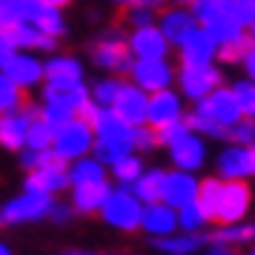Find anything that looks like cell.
Instances as JSON below:
<instances>
[{
	"label": "cell",
	"mask_w": 255,
	"mask_h": 255,
	"mask_svg": "<svg viewBox=\"0 0 255 255\" xmlns=\"http://www.w3.org/2000/svg\"><path fill=\"white\" fill-rule=\"evenodd\" d=\"M244 118L241 104L232 92V86H218L215 92H209L207 98L195 101L192 115L186 118L189 127L195 129L198 135H207V138H230V129Z\"/></svg>",
	"instance_id": "obj_1"
},
{
	"label": "cell",
	"mask_w": 255,
	"mask_h": 255,
	"mask_svg": "<svg viewBox=\"0 0 255 255\" xmlns=\"http://www.w3.org/2000/svg\"><path fill=\"white\" fill-rule=\"evenodd\" d=\"M101 215L109 227L124 232L140 230V218H143V201H140L129 186H118L109 192L106 204L101 207Z\"/></svg>",
	"instance_id": "obj_2"
},
{
	"label": "cell",
	"mask_w": 255,
	"mask_h": 255,
	"mask_svg": "<svg viewBox=\"0 0 255 255\" xmlns=\"http://www.w3.org/2000/svg\"><path fill=\"white\" fill-rule=\"evenodd\" d=\"M95 146V127L89 121H83L81 115H75L66 121L63 127L55 129V143L52 149L58 152L63 161H78L83 155H89Z\"/></svg>",
	"instance_id": "obj_3"
},
{
	"label": "cell",
	"mask_w": 255,
	"mask_h": 255,
	"mask_svg": "<svg viewBox=\"0 0 255 255\" xmlns=\"http://www.w3.org/2000/svg\"><path fill=\"white\" fill-rule=\"evenodd\" d=\"M192 12H195L201 29L209 32L218 43L244 35V26L238 23L230 12H227L224 0H195V3H192Z\"/></svg>",
	"instance_id": "obj_4"
},
{
	"label": "cell",
	"mask_w": 255,
	"mask_h": 255,
	"mask_svg": "<svg viewBox=\"0 0 255 255\" xmlns=\"http://www.w3.org/2000/svg\"><path fill=\"white\" fill-rule=\"evenodd\" d=\"M52 195L49 192H40V189H29L26 186L17 198H12L6 207H3V221L6 224H32V221H40L49 215L52 209Z\"/></svg>",
	"instance_id": "obj_5"
},
{
	"label": "cell",
	"mask_w": 255,
	"mask_h": 255,
	"mask_svg": "<svg viewBox=\"0 0 255 255\" xmlns=\"http://www.w3.org/2000/svg\"><path fill=\"white\" fill-rule=\"evenodd\" d=\"M253 204V192L244 181H224L221 178V195H218V212L215 221L218 224H235L244 221Z\"/></svg>",
	"instance_id": "obj_6"
},
{
	"label": "cell",
	"mask_w": 255,
	"mask_h": 255,
	"mask_svg": "<svg viewBox=\"0 0 255 255\" xmlns=\"http://www.w3.org/2000/svg\"><path fill=\"white\" fill-rule=\"evenodd\" d=\"M92 58L101 69H109V72H129L132 63H135V55H132V49H129V37L124 40V37L115 35V32H109V35H104L98 40Z\"/></svg>",
	"instance_id": "obj_7"
},
{
	"label": "cell",
	"mask_w": 255,
	"mask_h": 255,
	"mask_svg": "<svg viewBox=\"0 0 255 255\" xmlns=\"http://www.w3.org/2000/svg\"><path fill=\"white\" fill-rule=\"evenodd\" d=\"M129 75H132V83H138L140 89H146L149 95L172 86L175 81V72L166 58H135Z\"/></svg>",
	"instance_id": "obj_8"
},
{
	"label": "cell",
	"mask_w": 255,
	"mask_h": 255,
	"mask_svg": "<svg viewBox=\"0 0 255 255\" xmlns=\"http://www.w3.org/2000/svg\"><path fill=\"white\" fill-rule=\"evenodd\" d=\"M218 175L224 181H244L255 175V143H235L221 152Z\"/></svg>",
	"instance_id": "obj_9"
},
{
	"label": "cell",
	"mask_w": 255,
	"mask_h": 255,
	"mask_svg": "<svg viewBox=\"0 0 255 255\" xmlns=\"http://www.w3.org/2000/svg\"><path fill=\"white\" fill-rule=\"evenodd\" d=\"M178 83H181V92L189 101H201V98H207L209 92H215L221 86V72L215 69V63H207V66H181Z\"/></svg>",
	"instance_id": "obj_10"
},
{
	"label": "cell",
	"mask_w": 255,
	"mask_h": 255,
	"mask_svg": "<svg viewBox=\"0 0 255 255\" xmlns=\"http://www.w3.org/2000/svg\"><path fill=\"white\" fill-rule=\"evenodd\" d=\"M40 115L35 109H14V112H0V146L3 149H26V135L32 121Z\"/></svg>",
	"instance_id": "obj_11"
},
{
	"label": "cell",
	"mask_w": 255,
	"mask_h": 255,
	"mask_svg": "<svg viewBox=\"0 0 255 255\" xmlns=\"http://www.w3.org/2000/svg\"><path fill=\"white\" fill-rule=\"evenodd\" d=\"M184 118V101L181 95L172 92V86L166 89H158V92L149 95V109H146V124L152 129H161L172 121H181Z\"/></svg>",
	"instance_id": "obj_12"
},
{
	"label": "cell",
	"mask_w": 255,
	"mask_h": 255,
	"mask_svg": "<svg viewBox=\"0 0 255 255\" xmlns=\"http://www.w3.org/2000/svg\"><path fill=\"white\" fill-rule=\"evenodd\" d=\"M0 69L6 72L20 89H32L35 83H40L46 78V63H40L32 52H20V49H17Z\"/></svg>",
	"instance_id": "obj_13"
},
{
	"label": "cell",
	"mask_w": 255,
	"mask_h": 255,
	"mask_svg": "<svg viewBox=\"0 0 255 255\" xmlns=\"http://www.w3.org/2000/svg\"><path fill=\"white\" fill-rule=\"evenodd\" d=\"M118 115H124L132 127L146 124V109H149V92L140 89L138 83H124L121 92H118L115 104H112Z\"/></svg>",
	"instance_id": "obj_14"
},
{
	"label": "cell",
	"mask_w": 255,
	"mask_h": 255,
	"mask_svg": "<svg viewBox=\"0 0 255 255\" xmlns=\"http://www.w3.org/2000/svg\"><path fill=\"white\" fill-rule=\"evenodd\" d=\"M140 230H146V235L152 238H163L178 232V209L169 207L166 201H152L143 204V218H140Z\"/></svg>",
	"instance_id": "obj_15"
},
{
	"label": "cell",
	"mask_w": 255,
	"mask_h": 255,
	"mask_svg": "<svg viewBox=\"0 0 255 255\" xmlns=\"http://www.w3.org/2000/svg\"><path fill=\"white\" fill-rule=\"evenodd\" d=\"M169 40L163 35L161 26H135V32L129 35V49H132V55L135 58H166V52H169Z\"/></svg>",
	"instance_id": "obj_16"
},
{
	"label": "cell",
	"mask_w": 255,
	"mask_h": 255,
	"mask_svg": "<svg viewBox=\"0 0 255 255\" xmlns=\"http://www.w3.org/2000/svg\"><path fill=\"white\" fill-rule=\"evenodd\" d=\"M178 49H181V66H207L218 58V40L204 29L192 32Z\"/></svg>",
	"instance_id": "obj_17"
},
{
	"label": "cell",
	"mask_w": 255,
	"mask_h": 255,
	"mask_svg": "<svg viewBox=\"0 0 255 255\" xmlns=\"http://www.w3.org/2000/svg\"><path fill=\"white\" fill-rule=\"evenodd\" d=\"M92 127L98 140H118V143H132L135 146V127L124 115H118L112 106L101 109V115L95 118Z\"/></svg>",
	"instance_id": "obj_18"
},
{
	"label": "cell",
	"mask_w": 255,
	"mask_h": 255,
	"mask_svg": "<svg viewBox=\"0 0 255 255\" xmlns=\"http://www.w3.org/2000/svg\"><path fill=\"white\" fill-rule=\"evenodd\" d=\"M198 189H201V181H195V175L186 172V169H175V172L166 175L163 181V201L169 207L181 209L186 204H192L198 198Z\"/></svg>",
	"instance_id": "obj_19"
},
{
	"label": "cell",
	"mask_w": 255,
	"mask_h": 255,
	"mask_svg": "<svg viewBox=\"0 0 255 255\" xmlns=\"http://www.w3.org/2000/svg\"><path fill=\"white\" fill-rule=\"evenodd\" d=\"M169 155L178 169H186V172H195L204 166L207 161V146H204V138H198L195 129H189L181 140H175L169 146Z\"/></svg>",
	"instance_id": "obj_20"
},
{
	"label": "cell",
	"mask_w": 255,
	"mask_h": 255,
	"mask_svg": "<svg viewBox=\"0 0 255 255\" xmlns=\"http://www.w3.org/2000/svg\"><path fill=\"white\" fill-rule=\"evenodd\" d=\"M158 26L163 29V35H166V40H169L172 46H181V43H184L192 32H198V29H201L195 12H192V9H186V6L166 9V12L161 14V23H158Z\"/></svg>",
	"instance_id": "obj_21"
},
{
	"label": "cell",
	"mask_w": 255,
	"mask_h": 255,
	"mask_svg": "<svg viewBox=\"0 0 255 255\" xmlns=\"http://www.w3.org/2000/svg\"><path fill=\"white\" fill-rule=\"evenodd\" d=\"M69 184L72 178H69V169H66V161H55V163H46V166H37V169H29V178H26L29 189H40V192H49V195L66 189Z\"/></svg>",
	"instance_id": "obj_22"
},
{
	"label": "cell",
	"mask_w": 255,
	"mask_h": 255,
	"mask_svg": "<svg viewBox=\"0 0 255 255\" xmlns=\"http://www.w3.org/2000/svg\"><path fill=\"white\" fill-rule=\"evenodd\" d=\"M109 184L104 181H89V184H72V207L78 212H101V207L109 198Z\"/></svg>",
	"instance_id": "obj_23"
},
{
	"label": "cell",
	"mask_w": 255,
	"mask_h": 255,
	"mask_svg": "<svg viewBox=\"0 0 255 255\" xmlns=\"http://www.w3.org/2000/svg\"><path fill=\"white\" fill-rule=\"evenodd\" d=\"M46 83H52V86H78V83H83L81 60L69 58V55H55L52 60H46Z\"/></svg>",
	"instance_id": "obj_24"
},
{
	"label": "cell",
	"mask_w": 255,
	"mask_h": 255,
	"mask_svg": "<svg viewBox=\"0 0 255 255\" xmlns=\"http://www.w3.org/2000/svg\"><path fill=\"white\" fill-rule=\"evenodd\" d=\"M9 35H12L14 46L17 49H55V37L46 35L40 26L29 23V20H17V23L9 26Z\"/></svg>",
	"instance_id": "obj_25"
},
{
	"label": "cell",
	"mask_w": 255,
	"mask_h": 255,
	"mask_svg": "<svg viewBox=\"0 0 255 255\" xmlns=\"http://www.w3.org/2000/svg\"><path fill=\"white\" fill-rule=\"evenodd\" d=\"M43 101H49V104H63V106H69V109H75V112H81L83 106L92 101V92L83 83H78V86H52V83H46Z\"/></svg>",
	"instance_id": "obj_26"
},
{
	"label": "cell",
	"mask_w": 255,
	"mask_h": 255,
	"mask_svg": "<svg viewBox=\"0 0 255 255\" xmlns=\"http://www.w3.org/2000/svg\"><path fill=\"white\" fill-rule=\"evenodd\" d=\"M155 247L166 255H192L204 247V238L198 232H184V235H163V238H155Z\"/></svg>",
	"instance_id": "obj_27"
},
{
	"label": "cell",
	"mask_w": 255,
	"mask_h": 255,
	"mask_svg": "<svg viewBox=\"0 0 255 255\" xmlns=\"http://www.w3.org/2000/svg\"><path fill=\"white\" fill-rule=\"evenodd\" d=\"M163 181H166V172L161 169H149L143 172L132 184V192L143 201V204H152V201H163Z\"/></svg>",
	"instance_id": "obj_28"
},
{
	"label": "cell",
	"mask_w": 255,
	"mask_h": 255,
	"mask_svg": "<svg viewBox=\"0 0 255 255\" xmlns=\"http://www.w3.org/2000/svg\"><path fill=\"white\" fill-rule=\"evenodd\" d=\"M106 163L104 161H98V158H78V161L72 163V169H69V178H72V184H89V181H104L106 178V169H104Z\"/></svg>",
	"instance_id": "obj_29"
},
{
	"label": "cell",
	"mask_w": 255,
	"mask_h": 255,
	"mask_svg": "<svg viewBox=\"0 0 255 255\" xmlns=\"http://www.w3.org/2000/svg\"><path fill=\"white\" fill-rule=\"evenodd\" d=\"M112 175H115V181L121 186H129L132 189V184L143 175V163H140V158L135 152H129L127 158H121V161L112 163Z\"/></svg>",
	"instance_id": "obj_30"
},
{
	"label": "cell",
	"mask_w": 255,
	"mask_h": 255,
	"mask_svg": "<svg viewBox=\"0 0 255 255\" xmlns=\"http://www.w3.org/2000/svg\"><path fill=\"white\" fill-rule=\"evenodd\" d=\"M212 241H227V244H250L255 241V224H244V221H235V224H221V230L212 235Z\"/></svg>",
	"instance_id": "obj_31"
},
{
	"label": "cell",
	"mask_w": 255,
	"mask_h": 255,
	"mask_svg": "<svg viewBox=\"0 0 255 255\" xmlns=\"http://www.w3.org/2000/svg\"><path fill=\"white\" fill-rule=\"evenodd\" d=\"M52 143H55V127H49L37 115L29 127V135H26V149H52Z\"/></svg>",
	"instance_id": "obj_32"
},
{
	"label": "cell",
	"mask_w": 255,
	"mask_h": 255,
	"mask_svg": "<svg viewBox=\"0 0 255 255\" xmlns=\"http://www.w3.org/2000/svg\"><path fill=\"white\" fill-rule=\"evenodd\" d=\"M95 158L98 161H104L106 166H112L115 161H121V158H127L129 152H135V146L132 143H118V140H98L95 138Z\"/></svg>",
	"instance_id": "obj_33"
},
{
	"label": "cell",
	"mask_w": 255,
	"mask_h": 255,
	"mask_svg": "<svg viewBox=\"0 0 255 255\" xmlns=\"http://www.w3.org/2000/svg\"><path fill=\"white\" fill-rule=\"evenodd\" d=\"M23 104V89L0 69V112H14Z\"/></svg>",
	"instance_id": "obj_34"
},
{
	"label": "cell",
	"mask_w": 255,
	"mask_h": 255,
	"mask_svg": "<svg viewBox=\"0 0 255 255\" xmlns=\"http://www.w3.org/2000/svg\"><path fill=\"white\" fill-rule=\"evenodd\" d=\"M250 46H253V37L238 35V37H232V40L218 43V58L224 63H244V55L250 52Z\"/></svg>",
	"instance_id": "obj_35"
},
{
	"label": "cell",
	"mask_w": 255,
	"mask_h": 255,
	"mask_svg": "<svg viewBox=\"0 0 255 255\" xmlns=\"http://www.w3.org/2000/svg\"><path fill=\"white\" fill-rule=\"evenodd\" d=\"M207 212H204V207L198 204V198L192 201V204H186V207L178 209V227L184 232H198L204 230V224H207Z\"/></svg>",
	"instance_id": "obj_36"
},
{
	"label": "cell",
	"mask_w": 255,
	"mask_h": 255,
	"mask_svg": "<svg viewBox=\"0 0 255 255\" xmlns=\"http://www.w3.org/2000/svg\"><path fill=\"white\" fill-rule=\"evenodd\" d=\"M218 195H221V178H207L201 181V189H198V204L204 207L209 221H215V212H218Z\"/></svg>",
	"instance_id": "obj_37"
},
{
	"label": "cell",
	"mask_w": 255,
	"mask_h": 255,
	"mask_svg": "<svg viewBox=\"0 0 255 255\" xmlns=\"http://www.w3.org/2000/svg\"><path fill=\"white\" fill-rule=\"evenodd\" d=\"M232 92L241 104V112L247 118H255V81L253 78H244V81L232 83Z\"/></svg>",
	"instance_id": "obj_38"
},
{
	"label": "cell",
	"mask_w": 255,
	"mask_h": 255,
	"mask_svg": "<svg viewBox=\"0 0 255 255\" xmlns=\"http://www.w3.org/2000/svg\"><path fill=\"white\" fill-rule=\"evenodd\" d=\"M224 6H227V12L244 26V29H250L255 20V0H224Z\"/></svg>",
	"instance_id": "obj_39"
},
{
	"label": "cell",
	"mask_w": 255,
	"mask_h": 255,
	"mask_svg": "<svg viewBox=\"0 0 255 255\" xmlns=\"http://www.w3.org/2000/svg\"><path fill=\"white\" fill-rule=\"evenodd\" d=\"M121 86H124V83L118 81V78H104V81H98L95 89H92V101H98L101 106H112L118 92H121Z\"/></svg>",
	"instance_id": "obj_40"
},
{
	"label": "cell",
	"mask_w": 255,
	"mask_h": 255,
	"mask_svg": "<svg viewBox=\"0 0 255 255\" xmlns=\"http://www.w3.org/2000/svg\"><path fill=\"white\" fill-rule=\"evenodd\" d=\"M78 115V112H75V109H69V106H63V104H43V109H40V118H43V121H46L49 127H63V124H66V121H72V118Z\"/></svg>",
	"instance_id": "obj_41"
},
{
	"label": "cell",
	"mask_w": 255,
	"mask_h": 255,
	"mask_svg": "<svg viewBox=\"0 0 255 255\" xmlns=\"http://www.w3.org/2000/svg\"><path fill=\"white\" fill-rule=\"evenodd\" d=\"M189 129H192V127H189V121H186V118H181V121H172V124H166V127L158 129V143H163V146L169 149L175 140H181L186 132H189Z\"/></svg>",
	"instance_id": "obj_42"
},
{
	"label": "cell",
	"mask_w": 255,
	"mask_h": 255,
	"mask_svg": "<svg viewBox=\"0 0 255 255\" xmlns=\"http://www.w3.org/2000/svg\"><path fill=\"white\" fill-rule=\"evenodd\" d=\"M55 161H63L55 149H26L20 155V163L26 169H37V166H46V163H55Z\"/></svg>",
	"instance_id": "obj_43"
},
{
	"label": "cell",
	"mask_w": 255,
	"mask_h": 255,
	"mask_svg": "<svg viewBox=\"0 0 255 255\" xmlns=\"http://www.w3.org/2000/svg\"><path fill=\"white\" fill-rule=\"evenodd\" d=\"M230 138L235 140V143H255V118L244 115L241 121L230 129Z\"/></svg>",
	"instance_id": "obj_44"
},
{
	"label": "cell",
	"mask_w": 255,
	"mask_h": 255,
	"mask_svg": "<svg viewBox=\"0 0 255 255\" xmlns=\"http://www.w3.org/2000/svg\"><path fill=\"white\" fill-rule=\"evenodd\" d=\"M129 23H135V26L155 23V9L143 6V3H132V6H129Z\"/></svg>",
	"instance_id": "obj_45"
},
{
	"label": "cell",
	"mask_w": 255,
	"mask_h": 255,
	"mask_svg": "<svg viewBox=\"0 0 255 255\" xmlns=\"http://www.w3.org/2000/svg\"><path fill=\"white\" fill-rule=\"evenodd\" d=\"M158 143V132L146 129V124L135 127V149H152Z\"/></svg>",
	"instance_id": "obj_46"
},
{
	"label": "cell",
	"mask_w": 255,
	"mask_h": 255,
	"mask_svg": "<svg viewBox=\"0 0 255 255\" xmlns=\"http://www.w3.org/2000/svg\"><path fill=\"white\" fill-rule=\"evenodd\" d=\"M14 52H17V46H14V40H12V35H9V29H0V66L12 58Z\"/></svg>",
	"instance_id": "obj_47"
},
{
	"label": "cell",
	"mask_w": 255,
	"mask_h": 255,
	"mask_svg": "<svg viewBox=\"0 0 255 255\" xmlns=\"http://www.w3.org/2000/svg\"><path fill=\"white\" fill-rule=\"evenodd\" d=\"M72 212H75V207H72V204H52V209H49V218L55 221V224H66V221L72 218Z\"/></svg>",
	"instance_id": "obj_48"
},
{
	"label": "cell",
	"mask_w": 255,
	"mask_h": 255,
	"mask_svg": "<svg viewBox=\"0 0 255 255\" xmlns=\"http://www.w3.org/2000/svg\"><path fill=\"white\" fill-rule=\"evenodd\" d=\"M12 23H17V14L12 9V0H0V29H9Z\"/></svg>",
	"instance_id": "obj_49"
},
{
	"label": "cell",
	"mask_w": 255,
	"mask_h": 255,
	"mask_svg": "<svg viewBox=\"0 0 255 255\" xmlns=\"http://www.w3.org/2000/svg\"><path fill=\"white\" fill-rule=\"evenodd\" d=\"M207 255H235V250H232V244H227V241H212Z\"/></svg>",
	"instance_id": "obj_50"
},
{
	"label": "cell",
	"mask_w": 255,
	"mask_h": 255,
	"mask_svg": "<svg viewBox=\"0 0 255 255\" xmlns=\"http://www.w3.org/2000/svg\"><path fill=\"white\" fill-rule=\"evenodd\" d=\"M244 69H247V78L255 81V40H253V46H250V52L244 55Z\"/></svg>",
	"instance_id": "obj_51"
},
{
	"label": "cell",
	"mask_w": 255,
	"mask_h": 255,
	"mask_svg": "<svg viewBox=\"0 0 255 255\" xmlns=\"http://www.w3.org/2000/svg\"><path fill=\"white\" fill-rule=\"evenodd\" d=\"M138 3H143V6H149V9H155V12H158V9L163 6V0H138Z\"/></svg>",
	"instance_id": "obj_52"
},
{
	"label": "cell",
	"mask_w": 255,
	"mask_h": 255,
	"mask_svg": "<svg viewBox=\"0 0 255 255\" xmlns=\"http://www.w3.org/2000/svg\"><path fill=\"white\" fill-rule=\"evenodd\" d=\"M46 3H52V6H58V9H63V6H69L72 0H46Z\"/></svg>",
	"instance_id": "obj_53"
},
{
	"label": "cell",
	"mask_w": 255,
	"mask_h": 255,
	"mask_svg": "<svg viewBox=\"0 0 255 255\" xmlns=\"http://www.w3.org/2000/svg\"><path fill=\"white\" fill-rule=\"evenodd\" d=\"M63 255H106V253H78V250H69V253H63Z\"/></svg>",
	"instance_id": "obj_54"
},
{
	"label": "cell",
	"mask_w": 255,
	"mask_h": 255,
	"mask_svg": "<svg viewBox=\"0 0 255 255\" xmlns=\"http://www.w3.org/2000/svg\"><path fill=\"white\" fill-rule=\"evenodd\" d=\"M0 255H12V250H9V247H6L3 241H0Z\"/></svg>",
	"instance_id": "obj_55"
},
{
	"label": "cell",
	"mask_w": 255,
	"mask_h": 255,
	"mask_svg": "<svg viewBox=\"0 0 255 255\" xmlns=\"http://www.w3.org/2000/svg\"><path fill=\"white\" fill-rule=\"evenodd\" d=\"M112 3H121V6H132V3H138V0H112Z\"/></svg>",
	"instance_id": "obj_56"
},
{
	"label": "cell",
	"mask_w": 255,
	"mask_h": 255,
	"mask_svg": "<svg viewBox=\"0 0 255 255\" xmlns=\"http://www.w3.org/2000/svg\"><path fill=\"white\" fill-rule=\"evenodd\" d=\"M175 3H178V6H192L195 0H175Z\"/></svg>",
	"instance_id": "obj_57"
},
{
	"label": "cell",
	"mask_w": 255,
	"mask_h": 255,
	"mask_svg": "<svg viewBox=\"0 0 255 255\" xmlns=\"http://www.w3.org/2000/svg\"><path fill=\"white\" fill-rule=\"evenodd\" d=\"M250 37L255 40V20H253V26H250Z\"/></svg>",
	"instance_id": "obj_58"
},
{
	"label": "cell",
	"mask_w": 255,
	"mask_h": 255,
	"mask_svg": "<svg viewBox=\"0 0 255 255\" xmlns=\"http://www.w3.org/2000/svg\"><path fill=\"white\" fill-rule=\"evenodd\" d=\"M0 224H3V209H0Z\"/></svg>",
	"instance_id": "obj_59"
},
{
	"label": "cell",
	"mask_w": 255,
	"mask_h": 255,
	"mask_svg": "<svg viewBox=\"0 0 255 255\" xmlns=\"http://www.w3.org/2000/svg\"><path fill=\"white\" fill-rule=\"evenodd\" d=\"M253 255H255V250H253Z\"/></svg>",
	"instance_id": "obj_60"
}]
</instances>
